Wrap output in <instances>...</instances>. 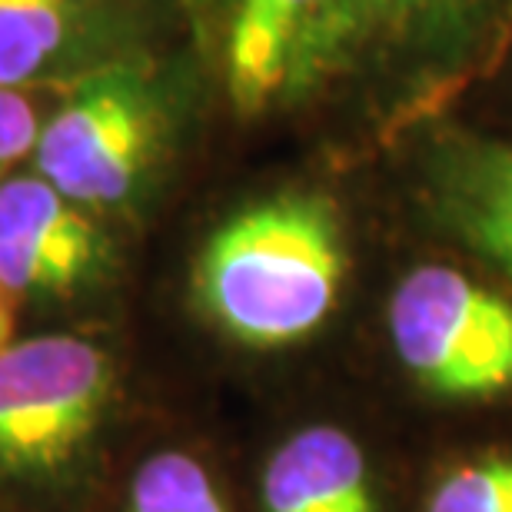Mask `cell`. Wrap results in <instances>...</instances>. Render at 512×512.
Listing matches in <instances>:
<instances>
[{
    "instance_id": "4fadbf2b",
    "label": "cell",
    "mask_w": 512,
    "mask_h": 512,
    "mask_svg": "<svg viewBox=\"0 0 512 512\" xmlns=\"http://www.w3.org/2000/svg\"><path fill=\"white\" fill-rule=\"evenodd\" d=\"M373 14H386L393 20H406V17H416V14H429V10L449 4V0H363Z\"/></svg>"
},
{
    "instance_id": "52a82bcc",
    "label": "cell",
    "mask_w": 512,
    "mask_h": 512,
    "mask_svg": "<svg viewBox=\"0 0 512 512\" xmlns=\"http://www.w3.org/2000/svg\"><path fill=\"white\" fill-rule=\"evenodd\" d=\"M107 47V0H0V87L90 77Z\"/></svg>"
},
{
    "instance_id": "5b68a950",
    "label": "cell",
    "mask_w": 512,
    "mask_h": 512,
    "mask_svg": "<svg viewBox=\"0 0 512 512\" xmlns=\"http://www.w3.org/2000/svg\"><path fill=\"white\" fill-rule=\"evenodd\" d=\"M353 24V0H230L223 80L240 114L300 90Z\"/></svg>"
},
{
    "instance_id": "7c38bea8",
    "label": "cell",
    "mask_w": 512,
    "mask_h": 512,
    "mask_svg": "<svg viewBox=\"0 0 512 512\" xmlns=\"http://www.w3.org/2000/svg\"><path fill=\"white\" fill-rule=\"evenodd\" d=\"M44 120L27 90L0 87V180L10 177L24 157H34Z\"/></svg>"
},
{
    "instance_id": "8fae6325",
    "label": "cell",
    "mask_w": 512,
    "mask_h": 512,
    "mask_svg": "<svg viewBox=\"0 0 512 512\" xmlns=\"http://www.w3.org/2000/svg\"><path fill=\"white\" fill-rule=\"evenodd\" d=\"M426 512H512V456H493L446 473Z\"/></svg>"
},
{
    "instance_id": "9c48e42d",
    "label": "cell",
    "mask_w": 512,
    "mask_h": 512,
    "mask_svg": "<svg viewBox=\"0 0 512 512\" xmlns=\"http://www.w3.org/2000/svg\"><path fill=\"white\" fill-rule=\"evenodd\" d=\"M439 213L479 256L512 276V150L456 153L439 177Z\"/></svg>"
},
{
    "instance_id": "277c9868",
    "label": "cell",
    "mask_w": 512,
    "mask_h": 512,
    "mask_svg": "<svg viewBox=\"0 0 512 512\" xmlns=\"http://www.w3.org/2000/svg\"><path fill=\"white\" fill-rule=\"evenodd\" d=\"M160 130L150 80L133 64H110L80 77L40 127L34 167L77 207H120L147 177Z\"/></svg>"
},
{
    "instance_id": "3957f363",
    "label": "cell",
    "mask_w": 512,
    "mask_h": 512,
    "mask_svg": "<svg viewBox=\"0 0 512 512\" xmlns=\"http://www.w3.org/2000/svg\"><path fill=\"white\" fill-rule=\"evenodd\" d=\"M389 340L433 396L473 403L512 389V303L453 266L426 263L396 283Z\"/></svg>"
},
{
    "instance_id": "8992f818",
    "label": "cell",
    "mask_w": 512,
    "mask_h": 512,
    "mask_svg": "<svg viewBox=\"0 0 512 512\" xmlns=\"http://www.w3.org/2000/svg\"><path fill=\"white\" fill-rule=\"evenodd\" d=\"M104 240L84 207L40 173L0 180V286L10 296H64L100 266Z\"/></svg>"
},
{
    "instance_id": "7a4b0ae2",
    "label": "cell",
    "mask_w": 512,
    "mask_h": 512,
    "mask_svg": "<svg viewBox=\"0 0 512 512\" xmlns=\"http://www.w3.org/2000/svg\"><path fill=\"white\" fill-rule=\"evenodd\" d=\"M114 393V363L84 336L0 350V476L54 479L84 453Z\"/></svg>"
},
{
    "instance_id": "30bf717a",
    "label": "cell",
    "mask_w": 512,
    "mask_h": 512,
    "mask_svg": "<svg viewBox=\"0 0 512 512\" xmlns=\"http://www.w3.org/2000/svg\"><path fill=\"white\" fill-rule=\"evenodd\" d=\"M127 512H227V503L200 459L163 449L133 473Z\"/></svg>"
},
{
    "instance_id": "5bb4252c",
    "label": "cell",
    "mask_w": 512,
    "mask_h": 512,
    "mask_svg": "<svg viewBox=\"0 0 512 512\" xmlns=\"http://www.w3.org/2000/svg\"><path fill=\"white\" fill-rule=\"evenodd\" d=\"M14 343V306H10V293L0 286V350Z\"/></svg>"
},
{
    "instance_id": "ba28073f",
    "label": "cell",
    "mask_w": 512,
    "mask_h": 512,
    "mask_svg": "<svg viewBox=\"0 0 512 512\" xmlns=\"http://www.w3.org/2000/svg\"><path fill=\"white\" fill-rule=\"evenodd\" d=\"M263 512H376L363 446L340 426H306L266 459Z\"/></svg>"
},
{
    "instance_id": "6da1fadb",
    "label": "cell",
    "mask_w": 512,
    "mask_h": 512,
    "mask_svg": "<svg viewBox=\"0 0 512 512\" xmlns=\"http://www.w3.org/2000/svg\"><path fill=\"white\" fill-rule=\"evenodd\" d=\"M346 276L340 220L320 197L286 193L233 213L197 260L203 313L253 350H280L316 333Z\"/></svg>"
}]
</instances>
